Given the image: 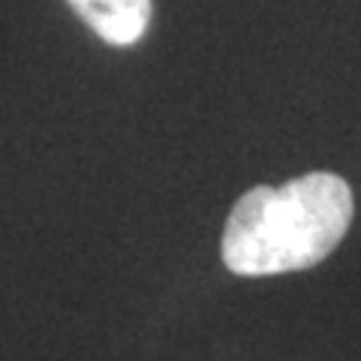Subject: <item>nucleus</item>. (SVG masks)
<instances>
[{
	"mask_svg": "<svg viewBox=\"0 0 361 361\" xmlns=\"http://www.w3.org/2000/svg\"><path fill=\"white\" fill-rule=\"evenodd\" d=\"M109 45H135L151 25V0H66Z\"/></svg>",
	"mask_w": 361,
	"mask_h": 361,
	"instance_id": "2",
	"label": "nucleus"
},
{
	"mask_svg": "<svg viewBox=\"0 0 361 361\" xmlns=\"http://www.w3.org/2000/svg\"><path fill=\"white\" fill-rule=\"evenodd\" d=\"M355 199L334 172H307L283 187H253L223 229V262L238 277H271L322 262L353 223Z\"/></svg>",
	"mask_w": 361,
	"mask_h": 361,
	"instance_id": "1",
	"label": "nucleus"
}]
</instances>
